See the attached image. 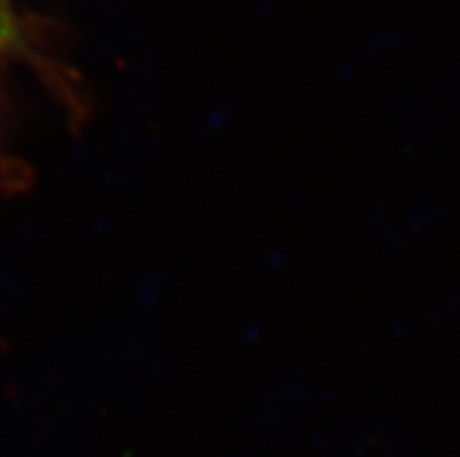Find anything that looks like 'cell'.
Listing matches in <instances>:
<instances>
[{"mask_svg":"<svg viewBox=\"0 0 460 457\" xmlns=\"http://www.w3.org/2000/svg\"><path fill=\"white\" fill-rule=\"evenodd\" d=\"M14 40V17L10 0H0V49Z\"/></svg>","mask_w":460,"mask_h":457,"instance_id":"1","label":"cell"}]
</instances>
